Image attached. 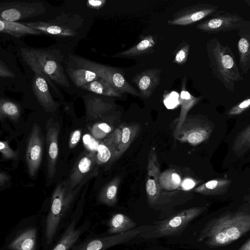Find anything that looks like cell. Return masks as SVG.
<instances>
[{"label": "cell", "mask_w": 250, "mask_h": 250, "mask_svg": "<svg viewBox=\"0 0 250 250\" xmlns=\"http://www.w3.org/2000/svg\"><path fill=\"white\" fill-rule=\"evenodd\" d=\"M60 126L58 122L50 118L46 123L45 142L47 151V175L52 178L56 172V164L58 157V138Z\"/></svg>", "instance_id": "e0dca14e"}, {"label": "cell", "mask_w": 250, "mask_h": 250, "mask_svg": "<svg viewBox=\"0 0 250 250\" xmlns=\"http://www.w3.org/2000/svg\"><path fill=\"white\" fill-rule=\"evenodd\" d=\"M3 250H42L41 219L31 216L20 221L6 237Z\"/></svg>", "instance_id": "5b68a950"}, {"label": "cell", "mask_w": 250, "mask_h": 250, "mask_svg": "<svg viewBox=\"0 0 250 250\" xmlns=\"http://www.w3.org/2000/svg\"><path fill=\"white\" fill-rule=\"evenodd\" d=\"M186 77H185L179 96V102L181 106L180 113L178 118L174 133L175 137L178 133L184 121L188 116V112L197 104L202 99V97H196L188 92L186 88Z\"/></svg>", "instance_id": "44dd1931"}, {"label": "cell", "mask_w": 250, "mask_h": 250, "mask_svg": "<svg viewBox=\"0 0 250 250\" xmlns=\"http://www.w3.org/2000/svg\"><path fill=\"white\" fill-rule=\"evenodd\" d=\"M217 9V6L206 3L186 7L174 14L167 24L169 25H190L214 13Z\"/></svg>", "instance_id": "9a60e30c"}, {"label": "cell", "mask_w": 250, "mask_h": 250, "mask_svg": "<svg viewBox=\"0 0 250 250\" xmlns=\"http://www.w3.org/2000/svg\"><path fill=\"white\" fill-rule=\"evenodd\" d=\"M231 181L224 178H216L210 180L197 187L194 191L206 195H213L226 192Z\"/></svg>", "instance_id": "83f0119b"}, {"label": "cell", "mask_w": 250, "mask_h": 250, "mask_svg": "<svg viewBox=\"0 0 250 250\" xmlns=\"http://www.w3.org/2000/svg\"><path fill=\"white\" fill-rule=\"evenodd\" d=\"M161 70L158 68H149L137 74L132 80L136 85L140 97L148 99L160 84Z\"/></svg>", "instance_id": "ac0fdd59"}, {"label": "cell", "mask_w": 250, "mask_h": 250, "mask_svg": "<svg viewBox=\"0 0 250 250\" xmlns=\"http://www.w3.org/2000/svg\"><path fill=\"white\" fill-rule=\"evenodd\" d=\"M121 182V177L116 176L107 183L101 190L98 201L108 206H114L117 201V193Z\"/></svg>", "instance_id": "f1b7e54d"}, {"label": "cell", "mask_w": 250, "mask_h": 250, "mask_svg": "<svg viewBox=\"0 0 250 250\" xmlns=\"http://www.w3.org/2000/svg\"><path fill=\"white\" fill-rule=\"evenodd\" d=\"M159 181L162 188L167 190L177 189L181 185L179 173L174 169H167L160 174Z\"/></svg>", "instance_id": "1f68e13d"}, {"label": "cell", "mask_w": 250, "mask_h": 250, "mask_svg": "<svg viewBox=\"0 0 250 250\" xmlns=\"http://www.w3.org/2000/svg\"><path fill=\"white\" fill-rule=\"evenodd\" d=\"M155 41L152 35L146 36L138 43L128 49L121 51L113 56L118 58H130L141 56L153 51Z\"/></svg>", "instance_id": "d4e9b609"}, {"label": "cell", "mask_w": 250, "mask_h": 250, "mask_svg": "<svg viewBox=\"0 0 250 250\" xmlns=\"http://www.w3.org/2000/svg\"><path fill=\"white\" fill-rule=\"evenodd\" d=\"M237 250H250V238Z\"/></svg>", "instance_id": "bcb514c9"}, {"label": "cell", "mask_w": 250, "mask_h": 250, "mask_svg": "<svg viewBox=\"0 0 250 250\" xmlns=\"http://www.w3.org/2000/svg\"><path fill=\"white\" fill-rule=\"evenodd\" d=\"M21 110L19 105L9 100L2 99L0 101V119L1 121L5 118L16 121L20 116Z\"/></svg>", "instance_id": "836d02e7"}, {"label": "cell", "mask_w": 250, "mask_h": 250, "mask_svg": "<svg viewBox=\"0 0 250 250\" xmlns=\"http://www.w3.org/2000/svg\"><path fill=\"white\" fill-rule=\"evenodd\" d=\"M122 136V125H121L106 138L117 148L121 141Z\"/></svg>", "instance_id": "ab89813d"}, {"label": "cell", "mask_w": 250, "mask_h": 250, "mask_svg": "<svg viewBox=\"0 0 250 250\" xmlns=\"http://www.w3.org/2000/svg\"><path fill=\"white\" fill-rule=\"evenodd\" d=\"M9 177L6 173L1 171L0 173V186H3L9 180Z\"/></svg>", "instance_id": "f6af8a7d"}, {"label": "cell", "mask_w": 250, "mask_h": 250, "mask_svg": "<svg viewBox=\"0 0 250 250\" xmlns=\"http://www.w3.org/2000/svg\"><path fill=\"white\" fill-rule=\"evenodd\" d=\"M81 88L95 94L107 97L120 98L122 95L102 78L89 83Z\"/></svg>", "instance_id": "f546056e"}, {"label": "cell", "mask_w": 250, "mask_h": 250, "mask_svg": "<svg viewBox=\"0 0 250 250\" xmlns=\"http://www.w3.org/2000/svg\"><path fill=\"white\" fill-rule=\"evenodd\" d=\"M208 56L213 74L230 91L235 90V83L243 80L233 54L227 45H223L216 38L207 43Z\"/></svg>", "instance_id": "277c9868"}, {"label": "cell", "mask_w": 250, "mask_h": 250, "mask_svg": "<svg viewBox=\"0 0 250 250\" xmlns=\"http://www.w3.org/2000/svg\"><path fill=\"white\" fill-rule=\"evenodd\" d=\"M122 136L121 141L110 160L112 162L121 157L128 149L131 144L140 132L141 126L137 123L122 124Z\"/></svg>", "instance_id": "603a6c76"}, {"label": "cell", "mask_w": 250, "mask_h": 250, "mask_svg": "<svg viewBox=\"0 0 250 250\" xmlns=\"http://www.w3.org/2000/svg\"><path fill=\"white\" fill-rule=\"evenodd\" d=\"M66 71L73 83L79 87L100 78L95 72L84 68H68Z\"/></svg>", "instance_id": "4dcf8cb0"}, {"label": "cell", "mask_w": 250, "mask_h": 250, "mask_svg": "<svg viewBox=\"0 0 250 250\" xmlns=\"http://www.w3.org/2000/svg\"><path fill=\"white\" fill-rule=\"evenodd\" d=\"M147 170L146 190L147 202L151 206L158 200L162 188L159 181L160 166L154 149H151L149 152Z\"/></svg>", "instance_id": "2e32d148"}, {"label": "cell", "mask_w": 250, "mask_h": 250, "mask_svg": "<svg viewBox=\"0 0 250 250\" xmlns=\"http://www.w3.org/2000/svg\"><path fill=\"white\" fill-rule=\"evenodd\" d=\"M98 166L96 151L83 152L78 159L66 181L68 188L75 189L83 186L90 178L96 176Z\"/></svg>", "instance_id": "8fae6325"}, {"label": "cell", "mask_w": 250, "mask_h": 250, "mask_svg": "<svg viewBox=\"0 0 250 250\" xmlns=\"http://www.w3.org/2000/svg\"><path fill=\"white\" fill-rule=\"evenodd\" d=\"M102 119L94 124L90 128L92 136L96 140H101L107 137L113 131V127L109 123Z\"/></svg>", "instance_id": "e575fe53"}, {"label": "cell", "mask_w": 250, "mask_h": 250, "mask_svg": "<svg viewBox=\"0 0 250 250\" xmlns=\"http://www.w3.org/2000/svg\"><path fill=\"white\" fill-rule=\"evenodd\" d=\"M249 203L250 205V195H249Z\"/></svg>", "instance_id": "7dc6e473"}, {"label": "cell", "mask_w": 250, "mask_h": 250, "mask_svg": "<svg viewBox=\"0 0 250 250\" xmlns=\"http://www.w3.org/2000/svg\"><path fill=\"white\" fill-rule=\"evenodd\" d=\"M250 147V125L240 132L235 138L232 150L235 153Z\"/></svg>", "instance_id": "d590c367"}, {"label": "cell", "mask_w": 250, "mask_h": 250, "mask_svg": "<svg viewBox=\"0 0 250 250\" xmlns=\"http://www.w3.org/2000/svg\"><path fill=\"white\" fill-rule=\"evenodd\" d=\"M87 119L96 121L103 119L105 114L113 108V104L99 97H90L85 100Z\"/></svg>", "instance_id": "7402d4cb"}, {"label": "cell", "mask_w": 250, "mask_h": 250, "mask_svg": "<svg viewBox=\"0 0 250 250\" xmlns=\"http://www.w3.org/2000/svg\"><path fill=\"white\" fill-rule=\"evenodd\" d=\"M43 136L40 126L34 124L28 138L25 158L28 172L34 177L38 171L43 154Z\"/></svg>", "instance_id": "4fadbf2b"}, {"label": "cell", "mask_w": 250, "mask_h": 250, "mask_svg": "<svg viewBox=\"0 0 250 250\" xmlns=\"http://www.w3.org/2000/svg\"><path fill=\"white\" fill-rule=\"evenodd\" d=\"M46 11L44 4L41 1H12L0 3V19L17 21L36 17Z\"/></svg>", "instance_id": "7c38bea8"}, {"label": "cell", "mask_w": 250, "mask_h": 250, "mask_svg": "<svg viewBox=\"0 0 250 250\" xmlns=\"http://www.w3.org/2000/svg\"><path fill=\"white\" fill-rule=\"evenodd\" d=\"M250 231V214L227 212L208 222L201 230L197 241L210 248L224 247Z\"/></svg>", "instance_id": "7a4b0ae2"}, {"label": "cell", "mask_w": 250, "mask_h": 250, "mask_svg": "<svg viewBox=\"0 0 250 250\" xmlns=\"http://www.w3.org/2000/svg\"><path fill=\"white\" fill-rule=\"evenodd\" d=\"M24 24L41 32L42 34L61 37H71L76 33L66 26L45 21L25 22Z\"/></svg>", "instance_id": "cb8c5ba5"}, {"label": "cell", "mask_w": 250, "mask_h": 250, "mask_svg": "<svg viewBox=\"0 0 250 250\" xmlns=\"http://www.w3.org/2000/svg\"><path fill=\"white\" fill-rule=\"evenodd\" d=\"M117 147L106 138L99 145L96 152V160L99 166L110 161L113 156Z\"/></svg>", "instance_id": "d6a6232c"}, {"label": "cell", "mask_w": 250, "mask_h": 250, "mask_svg": "<svg viewBox=\"0 0 250 250\" xmlns=\"http://www.w3.org/2000/svg\"><path fill=\"white\" fill-rule=\"evenodd\" d=\"M238 30L239 66L241 73L246 75L250 70V21L244 20Z\"/></svg>", "instance_id": "d6986e66"}, {"label": "cell", "mask_w": 250, "mask_h": 250, "mask_svg": "<svg viewBox=\"0 0 250 250\" xmlns=\"http://www.w3.org/2000/svg\"><path fill=\"white\" fill-rule=\"evenodd\" d=\"M81 136V130L76 129L73 131L70 135L69 141V147L70 148H74L79 143Z\"/></svg>", "instance_id": "60d3db41"}, {"label": "cell", "mask_w": 250, "mask_h": 250, "mask_svg": "<svg viewBox=\"0 0 250 250\" xmlns=\"http://www.w3.org/2000/svg\"><path fill=\"white\" fill-rule=\"evenodd\" d=\"M74 60L79 68L95 72L120 93H126L133 96H140L139 91L129 83L123 71L120 69L80 57H74Z\"/></svg>", "instance_id": "8992f818"}, {"label": "cell", "mask_w": 250, "mask_h": 250, "mask_svg": "<svg viewBox=\"0 0 250 250\" xmlns=\"http://www.w3.org/2000/svg\"><path fill=\"white\" fill-rule=\"evenodd\" d=\"M213 129V125L205 117L188 115L175 138L181 143L196 146L207 140Z\"/></svg>", "instance_id": "ba28073f"}, {"label": "cell", "mask_w": 250, "mask_h": 250, "mask_svg": "<svg viewBox=\"0 0 250 250\" xmlns=\"http://www.w3.org/2000/svg\"><path fill=\"white\" fill-rule=\"evenodd\" d=\"M107 233L115 235L136 228V223L128 216L121 213L114 214L107 222Z\"/></svg>", "instance_id": "484cf974"}, {"label": "cell", "mask_w": 250, "mask_h": 250, "mask_svg": "<svg viewBox=\"0 0 250 250\" xmlns=\"http://www.w3.org/2000/svg\"><path fill=\"white\" fill-rule=\"evenodd\" d=\"M0 151L3 159L16 160L18 158L19 151L11 148L6 141L0 142Z\"/></svg>", "instance_id": "74e56055"}, {"label": "cell", "mask_w": 250, "mask_h": 250, "mask_svg": "<svg viewBox=\"0 0 250 250\" xmlns=\"http://www.w3.org/2000/svg\"><path fill=\"white\" fill-rule=\"evenodd\" d=\"M189 51V45L188 43L181 44L178 46L175 53L173 62L183 64L187 61Z\"/></svg>", "instance_id": "8d00e7d4"}, {"label": "cell", "mask_w": 250, "mask_h": 250, "mask_svg": "<svg viewBox=\"0 0 250 250\" xmlns=\"http://www.w3.org/2000/svg\"><path fill=\"white\" fill-rule=\"evenodd\" d=\"M250 107V98L244 100L230 108L227 113L229 116L239 115Z\"/></svg>", "instance_id": "f35d334b"}, {"label": "cell", "mask_w": 250, "mask_h": 250, "mask_svg": "<svg viewBox=\"0 0 250 250\" xmlns=\"http://www.w3.org/2000/svg\"><path fill=\"white\" fill-rule=\"evenodd\" d=\"M82 187L71 189L63 181L55 188L47 213L41 218L42 250H50L65 227Z\"/></svg>", "instance_id": "6da1fadb"}, {"label": "cell", "mask_w": 250, "mask_h": 250, "mask_svg": "<svg viewBox=\"0 0 250 250\" xmlns=\"http://www.w3.org/2000/svg\"><path fill=\"white\" fill-rule=\"evenodd\" d=\"M0 32L19 38L27 35H41L42 33L23 23L11 21L0 18Z\"/></svg>", "instance_id": "4316f807"}, {"label": "cell", "mask_w": 250, "mask_h": 250, "mask_svg": "<svg viewBox=\"0 0 250 250\" xmlns=\"http://www.w3.org/2000/svg\"><path fill=\"white\" fill-rule=\"evenodd\" d=\"M195 183L190 178H186L181 183V186L183 190H189L193 188Z\"/></svg>", "instance_id": "7bdbcfd3"}, {"label": "cell", "mask_w": 250, "mask_h": 250, "mask_svg": "<svg viewBox=\"0 0 250 250\" xmlns=\"http://www.w3.org/2000/svg\"><path fill=\"white\" fill-rule=\"evenodd\" d=\"M83 202L76 207L65 227L60 233L50 250H71L89 229L90 221L85 220L78 226L83 215Z\"/></svg>", "instance_id": "52a82bcc"}, {"label": "cell", "mask_w": 250, "mask_h": 250, "mask_svg": "<svg viewBox=\"0 0 250 250\" xmlns=\"http://www.w3.org/2000/svg\"><path fill=\"white\" fill-rule=\"evenodd\" d=\"M21 51L24 62L35 74L42 77L59 96H61L52 82L67 87L69 83L59 60L48 50L23 47Z\"/></svg>", "instance_id": "3957f363"}, {"label": "cell", "mask_w": 250, "mask_h": 250, "mask_svg": "<svg viewBox=\"0 0 250 250\" xmlns=\"http://www.w3.org/2000/svg\"><path fill=\"white\" fill-rule=\"evenodd\" d=\"M241 16L228 12H221L196 25L199 30L208 33L228 32L238 29L244 21Z\"/></svg>", "instance_id": "5bb4252c"}, {"label": "cell", "mask_w": 250, "mask_h": 250, "mask_svg": "<svg viewBox=\"0 0 250 250\" xmlns=\"http://www.w3.org/2000/svg\"><path fill=\"white\" fill-rule=\"evenodd\" d=\"M149 227L144 225L124 233L105 236L90 235L82 241H79L71 250H106L139 237L147 231Z\"/></svg>", "instance_id": "9c48e42d"}, {"label": "cell", "mask_w": 250, "mask_h": 250, "mask_svg": "<svg viewBox=\"0 0 250 250\" xmlns=\"http://www.w3.org/2000/svg\"><path fill=\"white\" fill-rule=\"evenodd\" d=\"M0 76L1 78H13L15 74L8 66L1 61H0Z\"/></svg>", "instance_id": "b9f144b4"}, {"label": "cell", "mask_w": 250, "mask_h": 250, "mask_svg": "<svg viewBox=\"0 0 250 250\" xmlns=\"http://www.w3.org/2000/svg\"><path fill=\"white\" fill-rule=\"evenodd\" d=\"M205 209V207L188 208L157 222L155 237L180 235Z\"/></svg>", "instance_id": "30bf717a"}, {"label": "cell", "mask_w": 250, "mask_h": 250, "mask_svg": "<svg viewBox=\"0 0 250 250\" xmlns=\"http://www.w3.org/2000/svg\"><path fill=\"white\" fill-rule=\"evenodd\" d=\"M105 2L104 0H89L87 1V5L91 8L99 9L103 7Z\"/></svg>", "instance_id": "ee69618b"}, {"label": "cell", "mask_w": 250, "mask_h": 250, "mask_svg": "<svg viewBox=\"0 0 250 250\" xmlns=\"http://www.w3.org/2000/svg\"><path fill=\"white\" fill-rule=\"evenodd\" d=\"M32 87L36 99L46 111L53 112L56 110L58 104L54 101L47 83L42 77L35 74Z\"/></svg>", "instance_id": "ffe728a7"}]
</instances>
